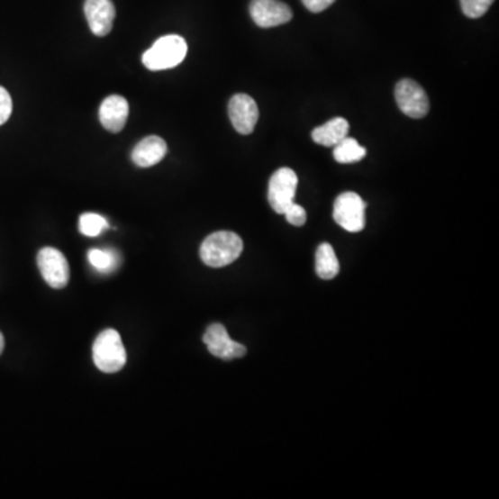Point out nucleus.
<instances>
[{"instance_id":"nucleus-1","label":"nucleus","mask_w":499,"mask_h":499,"mask_svg":"<svg viewBox=\"0 0 499 499\" xmlns=\"http://www.w3.org/2000/svg\"><path fill=\"white\" fill-rule=\"evenodd\" d=\"M243 251V240L233 231H215L205 238L200 247V257L211 268H222L235 262Z\"/></svg>"},{"instance_id":"nucleus-2","label":"nucleus","mask_w":499,"mask_h":499,"mask_svg":"<svg viewBox=\"0 0 499 499\" xmlns=\"http://www.w3.org/2000/svg\"><path fill=\"white\" fill-rule=\"evenodd\" d=\"M187 43L179 35H166L145 51L141 61L150 71H163L179 66L186 58Z\"/></svg>"},{"instance_id":"nucleus-3","label":"nucleus","mask_w":499,"mask_h":499,"mask_svg":"<svg viewBox=\"0 0 499 499\" xmlns=\"http://www.w3.org/2000/svg\"><path fill=\"white\" fill-rule=\"evenodd\" d=\"M94 361L97 369L104 373L120 372L127 364V351L120 333L107 329L97 336L94 344Z\"/></svg>"},{"instance_id":"nucleus-4","label":"nucleus","mask_w":499,"mask_h":499,"mask_svg":"<svg viewBox=\"0 0 499 499\" xmlns=\"http://www.w3.org/2000/svg\"><path fill=\"white\" fill-rule=\"evenodd\" d=\"M367 203L354 192L341 193L334 202L333 218L341 228L351 233L364 231L367 217Z\"/></svg>"},{"instance_id":"nucleus-5","label":"nucleus","mask_w":499,"mask_h":499,"mask_svg":"<svg viewBox=\"0 0 499 499\" xmlns=\"http://www.w3.org/2000/svg\"><path fill=\"white\" fill-rule=\"evenodd\" d=\"M297 174L292 168H279L269 179L268 200L275 213H285V211L295 203L297 190Z\"/></svg>"},{"instance_id":"nucleus-6","label":"nucleus","mask_w":499,"mask_h":499,"mask_svg":"<svg viewBox=\"0 0 499 499\" xmlns=\"http://www.w3.org/2000/svg\"><path fill=\"white\" fill-rule=\"evenodd\" d=\"M395 100L404 114L411 118H423L429 113V97L423 87L413 79H403L395 86Z\"/></svg>"},{"instance_id":"nucleus-7","label":"nucleus","mask_w":499,"mask_h":499,"mask_svg":"<svg viewBox=\"0 0 499 499\" xmlns=\"http://www.w3.org/2000/svg\"><path fill=\"white\" fill-rule=\"evenodd\" d=\"M38 267L43 279L53 289H63L69 280V267L66 257L58 249L45 247L38 254Z\"/></svg>"},{"instance_id":"nucleus-8","label":"nucleus","mask_w":499,"mask_h":499,"mask_svg":"<svg viewBox=\"0 0 499 499\" xmlns=\"http://www.w3.org/2000/svg\"><path fill=\"white\" fill-rule=\"evenodd\" d=\"M250 14L261 28L279 27L293 19L292 9L280 0H251Z\"/></svg>"},{"instance_id":"nucleus-9","label":"nucleus","mask_w":499,"mask_h":499,"mask_svg":"<svg viewBox=\"0 0 499 499\" xmlns=\"http://www.w3.org/2000/svg\"><path fill=\"white\" fill-rule=\"evenodd\" d=\"M229 118L231 125L241 135H250L259 121V105L253 97L246 94H238L229 102Z\"/></svg>"},{"instance_id":"nucleus-10","label":"nucleus","mask_w":499,"mask_h":499,"mask_svg":"<svg viewBox=\"0 0 499 499\" xmlns=\"http://www.w3.org/2000/svg\"><path fill=\"white\" fill-rule=\"evenodd\" d=\"M203 341L208 347V351L211 354L223 359V361L241 358L247 352V349L243 344L231 340L225 326L221 325V323L211 325L205 331Z\"/></svg>"},{"instance_id":"nucleus-11","label":"nucleus","mask_w":499,"mask_h":499,"mask_svg":"<svg viewBox=\"0 0 499 499\" xmlns=\"http://www.w3.org/2000/svg\"><path fill=\"white\" fill-rule=\"evenodd\" d=\"M85 17L96 37H105L112 31L115 19V7L112 0H86Z\"/></svg>"},{"instance_id":"nucleus-12","label":"nucleus","mask_w":499,"mask_h":499,"mask_svg":"<svg viewBox=\"0 0 499 499\" xmlns=\"http://www.w3.org/2000/svg\"><path fill=\"white\" fill-rule=\"evenodd\" d=\"M128 113H130V105L127 99L120 95H112L105 97L100 105V122L110 132H120L127 123Z\"/></svg>"},{"instance_id":"nucleus-13","label":"nucleus","mask_w":499,"mask_h":499,"mask_svg":"<svg viewBox=\"0 0 499 499\" xmlns=\"http://www.w3.org/2000/svg\"><path fill=\"white\" fill-rule=\"evenodd\" d=\"M167 151H168V148H167L164 139L159 136H148V138L141 139L133 148L131 159L141 168H149V167L159 164L166 157Z\"/></svg>"},{"instance_id":"nucleus-14","label":"nucleus","mask_w":499,"mask_h":499,"mask_svg":"<svg viewBox=\"0 0 499 499\" xmlns=\"http://www.w3.org/2000/svg\"><path fill=\"white\" fill-rule=\"evenodd\" d=\"M349 123L346 118L337 117L313 131V139L318 145L334 148L349 136Z\"/></svg>"},{"instance_id":"nucleus-15","label":"nucleus","mask_w":499,"mask_h":499,"mask_svg":"<svg viewBox=\"0 0 499 499\" xmlns=\"http://www.w3.org/2000/svg\"><path fill=\"white\" fill-rule=\"evenodd\" d=\"M315 268L321 279L331 280L339 275L340 264L331 244L322 243L316 249Z\"/></svg>"},{"instance_id":"nucleus-16","label":"nucleus","mask_w":499,"mask_h":499,"mask_svg":"<svg viewBox=\"0 0 499 499\" xmlns=\"http://www.w3.org/2000/svg\"><path fill=\"white\" fill-rule=\"evenodd\" d=\"M333 156L337 163H358V161H361L367 156V149L359 145L358 141H355V139L347 136V138H344L343 141H339L334 146Z\"/></svg>"},{"instance_id":"nucleus-17","label":"nucleus","mask_w":499,"mask_h":499,"mask_svg":"<svg viewBox=\"0 0 499 499\" xmlns=\"http://www.w3.org/2000/svg\"><path fill=\"white\" fill-rule=\"evenodd\" d=\"M87 259H89V264H91L96 271L103 272V274L112 272L118 264L117 254L112 251V250H89Z\"/></svg>"},{"instance_id":"nucleus-18","label":"nucleus","mask_w":499,"mask_h":499,"mask_svg":"<svg viewBox=\"0 0 499 499\" xmlns=\"http://www.w3.org/2000/svg\"><path fill=\"white\" fill-rule=\"evenodd\" d=\"M107 228L109 223L99 213H85L79 218V231L87 238H96Z\"/></svg>"},{"instance_id":"nucleus-19","label":"nucleus","mask_w":499,"mask_h":499,"mask_svg":"<svg viewBox=\"0 0 499 499\" xmlns=\"http://www.w3.org/2000/svg\"><path fill=\"white\" fill-rule=\"evenodd\" d=\"M493 4L494 0H460L463 14L469 19H480Z\"/></svg>"},{"instance_id":"nucleus-20","label":"nucleus","mask_w":499,"mask_h":499,"mask_svg":"<svg viewBox=\"0 0 499 499\" xmlns=\"http://www.w3.org/2000/svg\"><path fill=\"white\" fill-rule=\"evenodd\" d=\"M283 215L286 217L287 222L295 226H303L307 222V211L301 205L295 204V203H293Z\"/></svg>"},{"instance_id":"nucleus-21","label":"nucleus","mask_w":499,"mask_h":499,"mask_svg":"<svg viewBox=\"0 0 499 499\" xmlns=\"http://www.w3.org/2000/svg\"><path fill=\"white\" fill-rule=\"evenodd\" d=\"M13 112L12 96L5 87L0 86V125H4Z\"/></svg>"},{"instance_id":"nucleus-22","label":"nucleus","mask_w":499,"mask_h":499,"mask_svg":"<svg viewBox=\"0 0 499 499\" xmlns=\"http://www.w3.org/2000/svg\"><path fill=\"white\" fill-rule=\"evenodd\" d=\"M311 13H321L331 7L336 0H301Z\"/></svg>"},{"instance_id":"nucleus-23","label":"nucleus","mask_w":499,"mask_h":499,"mask_svg":"<svg viewBox=\"0 0 499 499\" xmlns=\"http://www.w3.org/2000/svg\"><path fill=\"white\" fill-rule=\"evenodd\" d=\"M5 349V339L4 334L0 333V355L4 352Z\"/></svg>"}]
</instances>
